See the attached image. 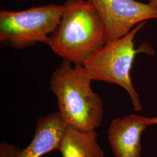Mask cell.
Instances as JSON below:
<instances>
[{"mask_svg":"<svg viewBox=\"0 0 157 157\" xmlns=\"http://www.w3.org/2000/svg\"><path fill=\"white\" fill-rule=\"evenodd\" d=\"M62 17L48 45L56 55L82 66L107 44V29L94 6L87 0H67Z\"/></svg>","mask_w":157,"mask_h":157,"instance_id":"6da1fadb","label":"cell"},{"mask_svg":"<svg viewBox=\"0 0 157 157\" xmlns=\"http://www.w3.org/2000/svg\"><path fill=\"white\" fill-rule=\"evenodd\" d=\"M92 81L83 66L67 59L52 73L50 89L56 97L58 112L67 126L86 130L101 126L104 104L91 89Z\"/></svg>","mask_w":157,"mask_h":157,"instance_id":"7a4b0ae2","label":"cell"},{"mask_svg":"<svg viewBox=\"0 0 157 157\" xmlns=\"http://www.w3.org/2000/svg\"><path fill=\"white\" fill-rule=\"evenodd\" d=\"M145 24L146 22L141 23L124 37L107 42L83 66L93 81L117 84L126 90L137 112L140 111L142 106L132 83L130 71L137 54H154L153 49L147 44L135 48V37Z\"/></svg>","mask_w":157,"mask_h":157,"instance_id":"3957f363","label":"cell"},{"mask_svg":"<svg viewBox=\"0 0 157 157\" xmlns=\"http://www.w3.org/2000/svg\"><path fill=\"white\" fill-rule=\"evenodd\" d=\"M63 10V5L48 4L19 11L1 10V44L17 50L38 43L48 45Z\"/></svg>","mask_w":157,"mask_h":157,"instance_id":"277c9868","label":"cell"},{"mask_svg":"<svg viewBox=\"0 0 157 157\" xmlns=\"http://www.w3.org/2000/svg\"><path fill=\"white\" fill-rule=\"evenodd\" d=\"M100 15L108 41L120 39L139 24L157 19V6L136 0H87Z\"/></svg>","mask_w":157,"mask_h":157,"instance_id":"5b68a950","label":"cell"},{"mask_svg":"<svg viewBox=\"0 0 157 157\" xmlns=\"http://www.w3.org/2000/svg\"><path fill=\"white\" fill-rule=\"evenodd\" d=\"M152 125L151 118L130 114L113 119L108 130L114 157H141V136Z\"/></svg>","mask_w":157,"mask_h":157,"instance_id":"8992f818","label":"cell"},{"mask_svg":"<svg viewBox=\"0 0 157 157\" xmlns=\"http://www.w3.org/2000/svg\"><path fill=\"white\" fill-rule=\"evenodd\" d=\"M67 127L58 112L40 117L36 122L32 140L22 150L20 157H41L58 150Z\"/></svg>","mask_w":157,"mask_h":157,"instance_id":"52a82bcc","label":"cell"},{"mask_svg":"<svg viewBox=\"0 0 157 157\" xmlns=\"http://www.w3.org/2000/svg\"><path fill=\"white\" fill-rule=\"evenodd\" d=\"M95 130L67 126L58 148L62 157H104Z\"/></svg>","mask_w":157,"mask_h":157,"instance_id":"ba28073f","label":"cell"},{"mask_svg":"<svg viewBox=\"0 0 157 157\" xmlns=\"http://www.w3.org/2000/svg\"><path fill=\"white\" fill-rule=\"evenodd\" d=\"M22 150L18 147L3 141L0 144V157H20Z\"/></svg>","mask_w":157,"mask_h":157,"instance_id":"9c48e42d","label":"cell"},{"mask_svg":"<svg viewBox=\"0 0 157 157\" xmlns=\"http://www.w3.org/2000/svg\"><path fill=\"white\" fill-rule=\"evenodd\" d=\"M152 124H157V117H152L151 118Z\"/></svg>","mask_w":157,"mask_h":157,"instance_id":"30bf717a","label":"cell"},{"mask_svg":"<svg viewBox=\"0 0 157 157\" xmlns=\"http://www.w3.org/2000/svg\"><path fill=\"white\" fill-rule=\"evenodd\" d=\"M149 3L152 5L157 6V0H149Z\"/></svg>","mask_w":157,"mask_h":157,"instance_id":"8fae6325","label":"cell"}]
</instances>
